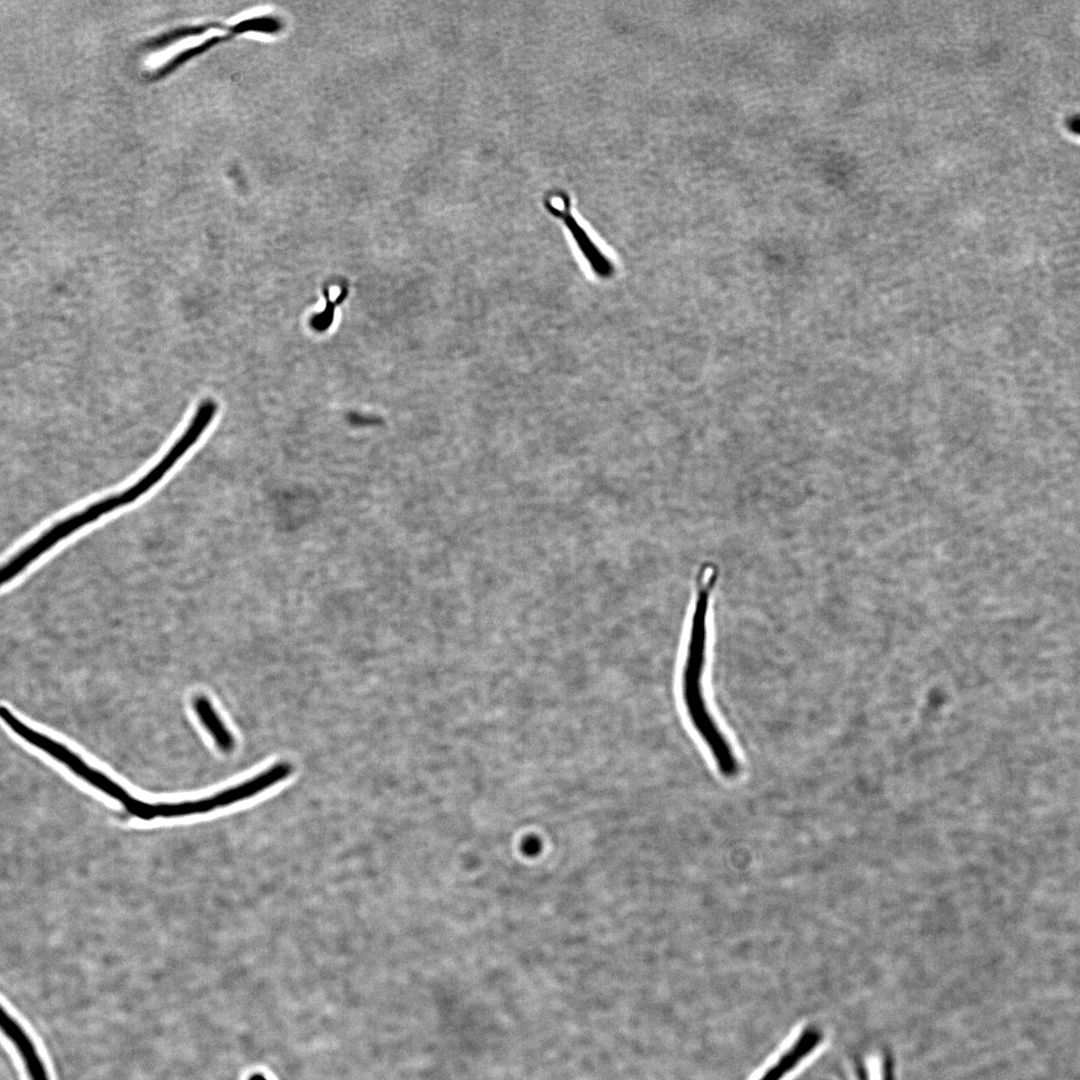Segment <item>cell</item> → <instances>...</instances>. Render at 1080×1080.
<instances>
[{"instance_id":"cell-1","label":"cell","mask_w":1080,"mask_h":1080,"mask_svg":"<svg viewBox=\"0 0 1080 1080\" xmlns=\"http://www.w3.org/2000/svg\"><path fill=\"white\" fill-rule=\"evenodd\" d=\"M164 478V472L153 466L137 482L121 492L102 498L85 508L55 522L31 542L23 546L0 565V587L11 582L36 560L64 539L101 517L129 505L150 491Z\"/></svg>"},{"instance_id":"cell-2","label":"cell","mask_w":1080,"mask_h":1080,"mask_svg":"<svg viewBox=\"0 0 1080 1080\" xmlns=\"http://www.w3.org/2000/svg\"><path fill=\"white\" fill-rule=\"evenodd\" d=\"M0 719L24 741L66 766L73 774L89 785L118 801L130 815L137 817L141 813L144 801L130 795L122 786L101 771L88 765L67 746L31 728L2 705L0 706Z\"/></svg>"},{"instance_id":"cell-3","label":"cell","mask_w":1080,"mask_h":1080,"mask_svg":"<svg viewBox=\"0 0 1080 1080\" xmlns=\"http://www.w3.org/2000/svg\"><path fill=\"white\" fill-rule=\"evenodd\" d=\"M715 584L707 578L696 581V596L682 672V698L687 702L706 699L705 672L708 658L710 600Z\"/></svg>"},{"instance_id":"cell-4","label":"cell","mask_w":1080,"mask_h":1080,"mask_svg":"<svg viewBox=\"0 0 1080 1080\" xmlns=\"http://www.w3.org/2000/svg\"><path fill=\"white\" fill-rule=\"evenodd\" d=\"M545 205L551 214L563 220L593 272L603 278L611 276L613 273L612 262L599 250L574 218L570 211L569 198L563 193L554 195L545 201Z\"/></svg>"},{"instance_id":"cell-5","label":"cell","mask_w":1080,"mask_h":1080,"mask_svg":"<svg viewBox=\"0 0 1080 1080\" xmlns=\"http://www.w3.org/2000/svg\"><path fill=\"white\" fill-rule=\"evenodd\" d=\"M823 1035L814 1027H806L796 1041L758 1080H781L821 1043Z\"/></svg>"},{"instance_id":"cell-6","label":"cell","mask_w":1080,"mask_h":1080,"mask_svg":"<svg viewBox=\"0 0 1080 1080\" xmlns=\"http://www.w3.org/2000/svg\"><path fill=\"white\" fill-rule=\"evenodd\" d=\"M193 707L197 717L209 732L217 747L224 752L232 751L235 746L234 737L222 722L210 700L203 695H199L194 698Z\"/></svg>"},{"instance_id":"cell-7","label":"cell","mask_w":1080,"mask_h":1080,"mask_svg":"<svg viewBox=\"0 0 1080 1080\" xmlns=\"http://www.w3.org/2000/svg\"><path fill=\"white\" fill-rule=\"evenodd\" d=\"M242 33H244L243 26H242L241 22H238V23L234 24V30L232 32L228 33L227 35L213 36V37H211L209 39H206L205 41L201 42L200 44H197V45H195L193 47H190L188 49H185V50L179 52L174 57L167 60L162 66L157 68L153 72V74L150 76V79L157 80V79H160L162 77H165V76L169 75L170 73H172L177 68H179L183 63H185L188 60L192 59L193 57L204 53L209 48L223 42L224 40L232 39L236 35H240Z\"/></svg>"},{"instance_id":"cell-8","label":"cell","mask_w":1080,"mask_h":1080,"mask_svg":"<svg viewBox=\"0 0 1080 1080\" xmlns=\"http://www.w3.org/2000/svg\"><path fill=\"white\" fill-rule=\"evenodd\" d=\"M228 27L229 26L217 22L182 26L179 28H175L174 30H171L167 33H163L161 35L151 38L145 44H143V49L146 51H157L183 38L185 39L188 37L198 36L212 29L224 30L228 29Z\"/></svg>"},{"instance_id":"cell-9","label":"cell","mask_w":1080,"mask_h":1080,"mask_svg":"<svg viewBox=\"0 0 1080 1080\" xmlns=\"http://www.w3.org/2000/svg\"><path fill=\"white\" fill-rule=\"evenodd\" d=\"M523 848H524V850L526 851L527 854L532 855V854H535V853L538 852V850L540 848V844H539V841L537 839L529 838V839H527L525 841V843L523 845Z\"/></svg>"},{"instance_id":"cell-10","label":"cell","mask_w":1080,"mask_h":1080,"mask_svg":"<svg viewBox=\"0 0 1080 1080\" xmlns=\"http://www.w3.org/2000/svg\"><path fill=\"white\" fill-rule=\"evenodd\" d=\"M892 1061L890 1057L886 1056L883 1065V1080H893Z\"/></svg>"},{"instance_id":"cell-11","label":"cell","mask_w":1080,"mask_h":1080,"mask_svg":"<svg viewBox=\"0 0 1080 1080\" xmlns=\"http://www.w3.org/2000/svg\"><path fill=\"white\" fill-rule=\"evenodd\" d=\"M858 1079L859 1080H869L867 1071H866L865 1067L862 1064H860L858 1066Z\"/></svg>"},{"instance_id":"cell-12","label":"cell","mask_w":1080,"mask_h":1080,"mask_svg":"<svg viewBox=\"0 0 1080 1080\" xmlns=\"http://www.w3.org/2000/svg\"><path fill=\"white\" fill-rule=\"evenodd\" d=\"M250 1080H266V1079L264 1077H262V1076L257 1075V1076H254L253 1078H251Z\"/></svg>"}]
</instances>
